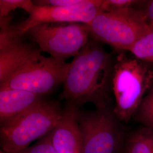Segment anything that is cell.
I'll return each mask as SVG.
<instances>
[{
  "label": "cell",
  "instance_id": "9c48e42d",
  "mask_svg": "<svg viewBox=\"0 0 153 153\" xmlns=\"http://www.w3.org/2000/svg\"><path fill=\"white\" fill-rule=\"evenodd\" d=\"M79 107L67 102L60 120L49 132L51 145L56 153H82V137L78 121Z\"/></svg>",
  "mask_w": 153,
  "mask_h": 153
},
{
  "label": "cell",
  "instance_id": "8992f818",
  "mask_svg": "<svg viewBox=\"0 0 153 153\" xmlns=\"http://www.w3.org/2000/svg\"><path fill=\"white\" fill-rule=\"evenodd\" d=\"M82 153H119L124 139L120 120L109 107L78 112Z\"/></svg>",
  "mask_w": 153,
  "mask_h": 153
},
{
  "label": "cell",
  "instance_id": "7c38bea8",
  "mask_svg": "<svg viewBox=\"0 0 153 153\" xmlns=\"http://www.w3.org/2000/svg\"><path fill=\"white\" fill-rule=\"evenodd\" d=\"M125 153H153V128L144 127L134 132L126 141Z\"/></svg>",
  "mask_w": 153,
  "mask_h": 153
},
{
  "label": "cell",
  "instance_id": "5bb4252c",
  "mask_svg": "<svg viewBox=\"0 0 153 153\" xmlns=\"http://www.w3.org/2000/svg\"><path fill=\"white\" fill-rule=\"evenodd\" d=\"M35 6L30 0H1L0 19L9 16L10 13L17 9H21L30 14Z\"/></svg>",
  "mask_w": 153,
  "mask_h": 153
},
{
  "label": "cell",
  "instance_id": "3957f363",
  "mask_svg": "<svg viewBox=\"0 0 153 153\" xmlns=\"http://www.w3.org/2000/svg\"><path fill=\"white\" fill-rule=\"evenodd\" d=\"M153 84V70L147 64L123 53L117 56L112 88L116 102L114 112L119 120L127 122L130 120Z\"/></svg>",
  "mask_w": 153,
  "mask_h": 153
},
{
  "label": "cell",
  "instance_id": "4fadbf2b",
  "mask_svg": "<svg viewBox=\"0 0 153 153\" xmlns=\"http://www.w3.org/2000/svg\"><path fill=\"white\" fill-rule=\"evenodd\" d=\"M150 26V30L137 40L129 51L137 59L153 63V26Z\"/></svg>",
  "mask_w": 153,
  "mask_h": 153
},
{
  "label": "cell",
  "instance_id": "5b68a950",
  "mask_svg": "<svg viewBox=\"0 0 153 153\" xmlns=\"http://www.w3.org/2000/svg\"><path fill=\"white\" fill-rule=\"evenodd\" d=\"M102 0H82L76 5L65 7L34 6L27 18L16 25L1 24L0 37L21 38L32 28L42 24L79 23L88 25L102 12Z\"/></svg>",
  "mask_w": 153,
  "mask_h": 153
},
{
  "label": "cell",
  "instance_id": "277c9868",
  "mask_svg": "<svg viewBox=\"0 0 153 153\" xmlns=\"http://www.w3.org/2000/svg\"><path fill=\"white\" fill-rule=\"evenodd\" d=\"M90 36L119 51H129L150 26L142 10L134 7L102 11L88 25Z\"/></svg>",
  "mask_w": 153,
  "mask_h": 153
},
{
  "label": "cell",
  "instance_id": "8fae6325",
  "mask_svg": "<svg viewBox=\"0 0 153 153\" xmlns=\"http://www.w3.org/2000/svg\"><path fill=\"white\" fill-rule=\"evenodd\" d=\"M43 96L21 89L0 88V123H6L44 101Z\"/></svg>",
  "mask_w": 153,
  "mask_h": 153
},
{
  "label": "cell",
  "instance_id": "9a60e30c",
  "mask_svg": "<svg viewBox=\"0 0 153 153\" xmlns=\"http://www.w3.org/2000/svg\"><path fill=\"white\" fill-rule=\"evenodd\" d=\"M142 1L136 0H102L101 9L104 12L116 11L141 4Z\"/></svg>",
  "mask_w": 153,
  "mask_h": 153
},
{
  "label": "cell",
  "instance_id": "d6986e66",
  "mask_svg": "<svg viewBox=\"0 0 153 153\" xmlns=\"http://www.w3.org/2000/svg\"><path fill=\"white\" fill-rule=\"evenodd\" d=\"M144 7L142 10L145 14L149 24L153 26V0L144 2Z\"/></svg>",
  "mask_w": 153,
  "mask_h": 153
},
{
  "label": "cell",
  "instance_id": "30bf717a",
  "mask_svg": "<svg viewBox=\"0 0 153 153\" xmlns=\"http://www.w3.org/2000/svg\"><path fill=\"white\" fill-rule=\"evenodd\" d=\"M41 52L21 38H0V84L24 66L41 59Z\"/></svg>",
  "mask_w": 153,
  "mask_h": 153
},
{
  "label": "cell",
  "instance_id": "52a82bcc",
  "mask_svg": "<svg viewBox=\"0 0 153 153\" xmlns=\"http://www.w3.org/2000/svg\"><path fill=\"white\" fill-rule=\"evenodd\" d=\"M26 34L42 51L65 61L78 55L90 36L88 25L79 23L42 24L32 28Z\"/></svg>",
  "mask_w": 153,
  "mask_h": 153
},
{
  "label": "cell",
  "instance_id": "ac0fdd59",
  "mask_svg": "<svg viewBox=\"0 0 153 153\" xmlns=\"http://www.w3.org/2000/svg\"><path fill=\"white\" fill-rule=\"evenodd\" d=\"M137 119L146 127L153 128V110L142 115H136Z\"/></svg>",
  "mask_w": 153,
  "mask_h": 153
},
{
  "label": "cell",
  "instance_id": "ba28073f",
  "mask_svg": "<svg viewBox=\"0 0 153 153\" xmlns=\"http://www.w3.org/2000/svg\"><path fill=\"white\" fill-rule=\"evenodd\" d=\"M69 62L43 56L24 66L0 84V88L21 89L44 96L63 83Z\"/></svg>",
  "mask_w": 153,
  "mask_h": 153
},
{
  "label": "cell",
  "instance_id": "7a4b0ae2",
  "mask_svg": "<svg viewBox=\"0 0 153 153\" xmlns=\"http://www.w3.org/2000/svg\"><path fill=\"white\" fill-rule=\"evenodd\" d=\"M63 109L59 103L44 100L22 115L0 126L1 149L16 153L48 134L60 120Z\"/></svg>",
  "mask_w": 153,
  "mask_h": 153
},
{
  "label": "cell",
  "instance_id": "ffe728a7",
  "mask_svg": "<svg viewBox=\"0 0 153 153\" xmlns=\"http://www.w3.org/2000/svg\"><path fill=\"white\" fill-rule=\"evenodd\" d=\"M0 153H7V152H5L4 150H2V149H1V150H0Z\"/></svg>",
  "mask_w": 153,
  "mask_h": 153
},
{
  "label": "cell",
  "instance_id": "e0dca14e",
  "mask_svg": "<svg viewBox=\"0 0 153 153\" xmlns=\"http://www.w3.org/2000/svg\"><path fill=\"white\" fill-rule=\"evenodd\" d=\"M82 0H39L34 1L35 5L65 7L76 5L82 2Z\"/></svg>",
  "mask_w": 153,
  "mask_h": 153
},
{
  "label": "cell",
  "instance_id": "2e32d148",
  "mask_svg": "<svg viewBox=\"0 0 153 153\" xmlns=\"http://www.w3.org/2000/svg\"><path fill=\"white\" fill-rule=\"evenodd\" d=\"M16 153H56L51 145L49 133L27 149Z\"/></svg>",
  "mask_w": 153,
  "mask_h": 153
},
{
  "label": "cell",
  "instance_id": "6da1fadb",
  "mask_svg": "<svg viewBox=\"0 0 153 153\" xmlns=\"http://www.w3.org/2000/svg\"><path fill=\"white\" fill-rule=\"evenodd\" d=\"M115 62L97 40L90 39L69 62L61 98L79 107L88 103L98 109L108 107Z\"/></svg>",
  "mask_w": 153,
  "mask_h": 153
},
{
  "label": "cell",
  "instance_id": "44dd1931",
  "mask_svg": "<svg viewBox=\"0 0 153 153\" xmlns=\"http://www.w3.org/2000/svg\"><path fill=\"white\" fill-rule=\"evenodd\" d=\"M122 153H125V152H124V151L123 152H122Z\"/></svg>",
  "mask_w": 153,
  "mask_h": 153
}]
</instances>
